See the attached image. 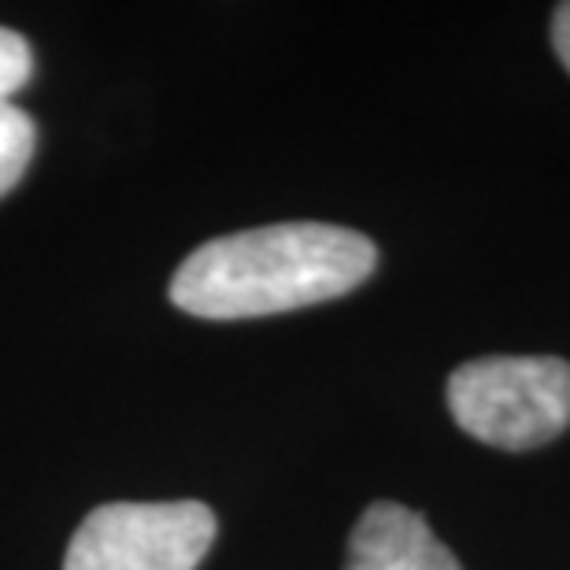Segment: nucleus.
Returning <instances> with one entry per match:
<instances>
[{"label":"nucleus","instance_id":"1","mask_svg":"<svg viewBox=\"0 0 570 570\" xmlns=\"http://www.w3.org/2000/svg\"><path fill=\"white\" fill-rule=\"evenodd\" d=\"M379 267V248L334 223H271L204 242L170 278L186 315L264 318L352 293Z\"/></svg>","mask_w":570,"mask_h":570},{"label":"nucleus","instance_id":"2","mask_svg":"<svg viewBox=\"0 0 570 570\" xmlns=\"http://www.w3.org/2000/svg\"><path fill=\"white\" fill-rule=\"evenodd\" d=\"M449 412L493 449L527 452L570 426V363L556 356H485L452 371Z\"/></svg>","mask_w":570,"mask_h":570},{"label":"nucleus","instance_id":"3","mask_svg":"<svg viewBox=\"0 0 570 570\" xmlns=\"http://www.w3.org/2000/svg\"><path fill=\"white\" fill-rule=\"evenodd\" d=\"M212 541L215 511L200 500H119L82 519L63 570H197Z\"/></svg>","mask_w":570,"mask_h":570},{"label":"nucleus","instance_id":"4","mask_svg":"<svg viewBox=\"0 0 570 570\" xmlns=\"http://www.w3.org/2000/svg\"><path fill=\"white\" fill-rule=\"evenodd\" d=\"M345 570H463L419 511L379 500L348 538Z\"/></svg>","mask_w":570,"mask_h":570},{"label":"nucleus","instance_id":"5","mask_svg":"<svg viewBox=\"0 0 570 570\" xmlns=\"http://www.w3.org/2000/svg\"><path fill=\"white\" fill-rule=\"evenodd\" d=\"M33 141H38V127L22 108L0 105V197H8L27 175Z\"/></svg>","mask_w":570,"mask_h":570},{"label":"nucleus","instance_id":"6","mask_svg":"<svg viewBox=\"0 0 570 570\" xmlns=\"http://www.w3.org/2000/svg\"><path fill=\"white\" fill-rule=\"evenodd\" d=\"M33 52L22 33L0 27V105H11V97L30 82Z\"/></svg>","mask_w":570,"mask_h":570},{"label":"nucleus","instance_id":"7","mask_svg":"<svg viewBox=\"0 0 570 570\" xmlns=\"http://www.w3.org/2000/svg\"><path fill=\"white\" fill-rule=\"evenodd\" d=\"M552 45H556V56H560V63L567 67V75H570V4H560V8H556V19H552Z\"/></svg>","mask_w":570,"mask_h":570}]
</instances>
